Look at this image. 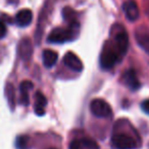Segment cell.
<instances>
[{
  "mask_svg": "<svg viewBox=\"0 0 149 149\" xmlns=\"http://www.w3.org/2000/svg\"><path fill=\"white\" fill-rule=\"evenodd\" d=\"M79 30L74 29V28H56L52 30V32L48 36V41L50 43L54 44H62L68 41L74 39L78 35Z\"/></svg>",
  "mask_w": 149,
  "mask_h": 149,
  "instance_id": "cell-1",
  "label": "cell"
},
{
  "mask_svg": "<svg viewBox=\"0 0 149 149\" xmlns=\"http://www.w3.org/2000/svg\"><path fill=\"white\" fill-rule=\"evenodd\" d=\"M120 59L118 51L112 43H106L100 55V64L104 70H110Z\"/></svg>",
  "mask_w": 149,
  "mask_h": 149,
  "instance_id": "cell-2",
  "label": "cell"
},
{
  "mask_svg": "<svg viewBox=\"0 0 149 149\" xmlns=\"http://www.w3.org/2000/svg\"><path fill=\"white\" fill-rule=\"evenodd\" d=\"M112 147L116 149H136L137 144L136 141L130 135L120 133L114 134L111 138Z\"/></svg>",
  "mask_w": 149,
  "mask_h": 149,
  "instance_id": "cell-3",
  "label": "cell"
},
{
  "mask_svg": "<svg viewBox=\"0 0 149 149\" xmlns=\"http://www.w3.org/2000/svg\"><path fill=\"white\" fill-rule=\"evenodd\" d=\"M90 110L97 118H109L111 116V107L103 99H94L90 103Z\"/></svg>",
  "mask_w": 149,
  "mask_h": 149,
  "instance_id": "cell-4",
  "label": "cell"
},
{
  "mask_svg": "<svg viewBox=\"0 0 149 149\" xmlns=\"http://www.w3.org/2000/svg\"><path fill=\"white\" fill-rule=\"evenodd\" d=\"M112 44H113L114 48L116 49V51H118V55L120 57H123L127 53L129 48V37L125 30L122 29L120 31H118V33L114 35L113 43Z\"/></svg>",
  "mask_w": 149,
  "mask_h": 149,
  "instance_id": "cell-5",
  "label": "cell"
},
{
  "mask_svg": "<svg viewBox=\"0 0 149 149\" xmlns=\"http://www.w3.org/2000/svg\"><path fill=\"white\" fill-rule=\"evenodd\" d=\"M123 82L127 87H129L133 91H136L140 88V82L137 77L136 72L134 70H128L123 74Z\"/></svg>",
  "mask_w": 149,
  "mask_h": 149,
  "instance_id": "cell-6",
  "label": "cell"
},
{
  "mask_svg": "<svg viewBox=\"0 0 149 149\" xmlns=\"http://www.w3.org/2000/svg\"><path fill=\"white\" fill-rule=\"evenodd\" d=\"M123 9L127 19L131 22H135L139 17V8L134 0H127L123 4Z\"/></svg>",
  "mask_w": 149,
  "mask_h": 149,
  "instance_id": "cell-7",
  "label": "cell"
},
{
  "mask_svg": "<svg viewBox=\"0 0 149 149\" xmlns=\"http://www.w3.org/2000/svg\"><path fill=\"white\" fill-rule=\"evenodd\" d=\"M63 63L74 72L83 70V63L81 59L72 52H68L63 57Z\"/></svg>",
  "mask_w": 149,
  "mask_h": 149,
  "instance_id": "cell-8",
  "label": "cell"
},
{
  "mask_svg": "<svg viewBox=\"0 0 149 149\" xmlns=\"http://www.w3.org/2000/svg\"><path fill=\"white\" fill-rule=\"evenodd\" d=\"M62 17H63V19L68 23V27L74 28V29H78L79 30L80 25L79 22L77 19V13L70 7H64L62 9Z\"/></svg>",
  "mask_w": 149,
  "mask_h": 149,
  "instance_id": "cell-9",
  "label": "cell"
},
{
  "mask_svg": "<svg viewBox=\"0 0 149 149\" xmlns=\"http://www.w3.org/2000/svg\"><path fill=\"white\" fill-rule=\"evenodd\" d=\"M33 19V13L30 9H23L15 15V23L19 27H27Z\"/></svg>",
  "mask_w": 149,
  "mask_h": 149,
  "instance_id": "cell-10",
  "label": "cell"
},
{
  "mask_svg": "<svg viewBox=\"0 0 149 149\" xmlns=\"http://www.w3.org/2000/svg\"><path fill=\"white\" fill-rule=\"evenodd\" d=\"M34 85L32 82L30 81H24L23 83H21L19 85V91H21V97H19V102L21 104L25 106H28L30 103L29 99V91L31 89H33Z\"/></svg>",
  "mask_w": 149,
  "mask_h": 149,
  "instance_id": "cell-11",
  "label": "cell"
},
{
  "mask_svg": "<svg viewBox=\"0 0 149 149\" xmlns=\"http://www.w3.org/2000/svg\"><path fill=\"white\" fill-rule=\"evenodd\" d=\"M47 105V99L42 92L38 91L35 94V112L37 116H44L45 113V107Z\"/></svg>",
  "mask_w": 149,
  "mask_h": 149,
  "instance_id": "cell-12",
  "label": "cell"
},
{
  "mask_svg": "<svg viewBox=\"0 0 149 149\" xmlns=\"http://www.w3.org/2000/svg\"><path fill=\"white\" fill-rule=\"evenodd\" d=\"M137 43L149 54V30H138L136 33Z\"/></svg>",
  "mask_w": 149,
  "mask_h": 149,
  "instance_id": "cell-13",
  "label": "cell"
},
{
  "mask_svg": "<svg viewBox=\"0 0 149 149\" xmlns=\"http://www.w3.org/2000/svg\"><path fill=\"white\" fill-rule=\"evenodd\" d=\"M19 52L21 57L24 60L30 59V57L32 56V53H33V49H32V44L29 39L22 40V42L19 43Z\"/></svg>",
  "mask_w": 149,
  "mask_h": 149,
  "instance_id": "cell-14",
  "label": "cell"
},
{
  "mask_svg": "<svg viewBox=\"0 0 149 149\" xmlns=\"http://www.w3.org/2000/svg\"><path fill=\"white\" fill-rule=\"evenodd\" d=\"M42 58H43V63L46 68H52L56 63V61H57L58 55L53 50L46 49L43 51Z\"/></svg>",
  "mask_w": 149,
  "mask_h": 149,
  "instance_id": "cell-15",
  "label": "cell"
},
{
  "mask_svg": "<svg viewBox=\"0 0 149 149\" xmlns=\"http://www.w3.org/2000/svg\"><path fill=\"white\" fill-rule=\"evenodd\" d=\"M80 143H81L82 148L85 149H99V145L97 144L96 141H94L91 138H83L79 139Z\"/></svg>",
  "mask_w": 149,
  "mask_h": 149,
  "instance_id": "cell-16",
  "label": "cell"
},
{
  "mask_svg": "<svg viewBox=\"0 0 149 149\" xmlns=\"http://www.w3.org/2000/svg\"><path fill=\"white\" fill-rule=\"evenodd\" d=\"M5 93H6L7 96V101H8L9 105H10L11 109H13V106H15V90H13V86L11 85L10 83H8L5 87Z\"/></svg>",
  "mask_w": 149,
  "mask_h": 149,
  "instance_id": "cell-17",
  "label": "cell"
},
{
  "mask_svg": "<svg viewBox=\"0 0 149 149\" xmlns=\"http://www.w3.org/2000/svg\"><path fill=\"white\" fill-rule=\"evenodd\" d=\"M28 144H29L28 136H19L15 140V147L17 149H27Z\"/></svg>",
  "mask_w": 149,
  "mask_h": 149,
  "instance_id": "cell-18",
  "label": "cell"
},
{
  "mask_svg": "<svg viewBox=\"0 0 149 149\" xmlns=\"http://www.w3.org/2000/svg\"><path fill=\"white\" fill-rule=\"evenodd\" d=\"M68 149H82L80 140H78V139H76V140H72V142L70 143Z\"/></svg>",
  "mask_w": 149,
  "mask_h": 149,
  "instance_id": "cell-19",
  "label": "cell"
},
{
  "mask_svg": "<svg viewBox=\"0 0 149 149\" xmlns=\"http://www.w3.org/2000/svg\"><path fill=\"white\" fill-rule=\"evenodd\" d=\"M6 35V26L2 21H0V39Z\"/></svg>",
  "mask_w": 149,
  "mask_h": 149,
  "instance_id": "cell-20",
  "label": "cell"
},
{
  "mask_svg": "<svg viewBox=\"0 0 149 149\" xmlns=\"http://www.w3.org/2000/svg\"><path fill=\"white\" fill-rule=\"evenodd\" d=\"M141 107H142L143 111H144L145 113L149 114V99L148 100H145V101H143L142 104H141Z\"/></svg>",
  "mask_w": 149,
  "mask_h": 149,
  "instance_id": "cell-21",
  "label": "cell"
},
{
  "mask_svg": "<svg viewBox=\"0 0 149 149\" xmlns=\"http://www.w3.org/2000/svg\"><path fill=\"white\" fill-rule=\"evenodd\" d=\"M49 149H55V148H49Z\"/></svg>",
  "mask_w": 149,
  "mask_h": 149,
  "instance_id": "cell-22",
  "label": "cell"
}]
</instances>
